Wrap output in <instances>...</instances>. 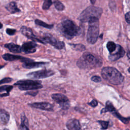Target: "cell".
<instances>
[{
  "label": "cell",
  "instance_id": "obj_32",
  "mask_svg": "<svg viewBox=\"0 0 130 130\" xmlns=\"http://www.w3.org/2000/svg\"><path fill=\"white\" fill-rule=\"evenodd\" d=\"M91 81L98 83V82H100L101 81V78L99 76H93L91 77Z\"/></svg>",
  "mask_w": 130,
  "mask_h": 130
},
{
  "label": "cell",
  "instance_id": "obj_5",
  "mask_svg": "<svg viewBox=\"0 0 130 130\" xmlns=\"http://www.w3.org/2000/svg\"><path fill=\"white\" fill-rule=\"evenodd\" d=\"M99 18H93L88 22L86 39L87 42L91 44H94L98 39L99 34Z\"/></svg>",
  "mask_w": 130,
  "mask_h": 130
},
{
  "label": "cell",
  "instance_id": "obj_30",
  "mask_svg": "<svg viewBox=\"0 0 130 130\" xmlns=\"http://www.w3.org/2000/svg\"><path fill=\"white\" fill-rule=\"evenodd\" d=\"M6 33L10 35V36H12L15 34L16 30L15 29H12V28H7L6 30Z\"/></svg>",
  "mask_w": 130,
  "mask_h": 130
},
{
  "label": "cell",
  "instance_id": "obj_22",
  "mask_svg": "<svg viewBox=\"0 0 130 130\" xmlns=\"http://www.w3.org/2000/svg\"><path fill=\"white\" fill-rule=\"evenodd\" d=\"M35 23L36 24H37L38 25L41 26L43 27L47 28L48 29H51L53 27V26H54L53 24H48L42 21V20H40L38 19H37L35 20Z\"/></svg>",
  "mask_w": 130,
  "mask_h": 130
},
{
  "label": "cell",
  "instance_id": "obj_33",
  "mask_svg": "<svg viewBox=\"0 0 130 130\" xmlns=\"http://www.w3.org/2000/svg\"><path fill=\"white\" fill-rule=\"evenodd\" d=\"M98 102L95 100H93L91 101V102L88 103V104L89 105L92 107H95L98 105Z\"/></svg>",
  "mask_w": 130,
  "mask_h": 130
},
{
  "label": "cell",
  "instance_id": "obj_11",
  "mask_svg": "<svg viewBox=\"0 0 130 130\" xmlns=\"http://www.w3.org/2000/svg\"><path fill=\"white\" fill-rule=\"evenodd\" d=\"M2 57L5 60L9 61H14V60H20L21 61L23 62L24 63H25V62L33 61L31 59H29V58H25V57H24L20 56V55H13V54H9V53H6V54H3L2 55Z\"/></svg>",
  "mask_w": 130,
  "mask_h": 130
},
{
  "label": "cell",
  "instance_id": "obj_10",
  "mask_svg": "<svg viewBox=\"0 0 130 130\" xmlns=\"http://www.w3.org/2000/svg\"><path fill=\"white\" fill-rule=\"evenodd\" d=\"M20 31L22 35L25 36L28 39L31 40L33 41L38 42L42 44H45V43L43 42V40L38 39L33 33L31 28L27 27L25 26H22L20 28Z\"/></svg>",
  "mask_w": 130,
  "mask_h": 130
},
{
  "label": "cell",
  "instance_id": "obj_1",
  "mask_svg": "<svg viewBox=\"0 0 130 130\" xmlns=\"http://www.w3.org/2000/svg\"><path fill=\"white\" fill-rule=\"evenodd\" d=\"M58 30L61 35L68 39H72L79 35L81 29L71 20L62 21L58 26Z\"/></svg>",
  "mask_w": 130,
  "mask_h": 130
},
{
  "label": "cell",
  "instance_id": "obj_39",
  "mask_svg": "<svg viewBox=\"0 0 130 130\" xmlns=\"http://www.w3.org/2000/svg\"><path fill=\"white\" fill-rule=\"evenodd\" d=\"M2 26H3V24L1 23V28H2Z\"/></svg>",
  "mask_w": 130,
  "mask_h": 130
},
{
  "label": "cell",
  "instance_id": "obj_13",
  "mask_svg": "<svg viewBox=\"0 0 130 130\" xmlns=\"http://www.w3.org/2000/svg\"><path fill=\"white\" fill-rule=\"evenodd\" d=\"M37 44L33 42L24 43L21 46V51L24 53H32L36 51Z\"/></svg>",
  "mask_w": 130,
  "mask_h": 130
},
{
  "label": "cell",
  "instance_id": "obj_17",
  "mask_svg": "<svg viewBox=\"0 0 130 130\" xmlns=\"http://www.w3.org/2000/svg\"><path fill=\"white\" fill-rule=\"evenodd\" d=\"M4 47L8 49L10 52L13 53H20L22 52L21 47L13 43L6 44L4 45Z\"/></svg>",
  "mask_w": 130,
  "mask_h": 130
},
{
  "label": "cell",
  "instance_id": "obj_21",
  "mask_svg": "<svg viewBox=\"0 0 130 130\" xmlns=\"http://www.w3.org/2000/svg\"><path fill=\"white\" fill-rule=\"evenodd\" d=\"M115 109L113 106L112 104L110 102V101H107L106 103V106L105 108H103L102 110L101 113H105L107 112H114L115 111Z\"/></svg>",
  "mask_w": 130,
  "mask_h": 130
},
{
  "label": "cell",
  "instance_id": "obj_7",
  "mask_svg": "<svg viewBox=\"0 0 130 130\" xmlns=\"http://www.w3.org/2000/svg\"><path fill=\"white\" fill-rule=\"evenodd\" d=\"M55 72L51 70L43 69L29 73L26 76L32 79H42L47 78L54 75Z\"/></svg>",
  "mask_w": 130,
  "mask_h": 130
},
{
  "label": "cell",
  "instance_id": "obj_35",
  "mask_svg": "<svg viewBox=\"0 0 130 130\" xmlns=\"http://www.w3.org/2000/svg\"><path fill=\"white\" fill-rule=\"evenodd\" d=\"M38 93V91H29V92H27L25 93V94L27 95H30L31 96H35L36 94H37V93Z\"/></svg>",
  "mask_w": 130,
  "mask_h": 130
},
{
  "label": "cell",
  "instance_id": "obj_6",
  "mask_svg": "<svg viewBox=\"0 0 130 130\" xmlns=\"http://www.w3.org/2000/svg\"><path fill=\"white\" fill-rule=\"evenodd\" d=\"M14 85L18 86V88L21 90H36L43 87V85L41 84V81L39 80H19L14 83Z\"/></svg>",
  "mask_w": 130,
  "mask_h": 130
},
{
  "label": "cell",
  "instance_id": "obj_37",
  "mask_svg": "<svg viewBox=\"0 0 130 130\" xmlns=\"http://www.w3.org/2000/svg\"><path fill=\"white\" fill-rule=\"evenodd\" d=\"M96 1L94 0V1H91V0H90V2L91 3V4H94V3H95V2Z\"/></svg>",
  "mask_w": 130,
  "mask_h": 130
},
{
  "label": "cell",
  "instance_id": "obj_12",
  "mask_svg": "<svg viewBox=\"0 0 130 130\" xmlns=\"http://www.w3.org/2000/svg\"><path fill=\"white\" fill-rule=\"evenodd\" d=\"M125 51L123 48L119 45H117L116 50L112 53H110L109 55V59L111 61H115L119 58L122 57L124 54Z\"/></svg>",
  "mask_w": 130,
  "mask_h": 130
},
{
  "label": "cell",
  "instance_id": "obj_28",
  "mask_svg": "<svg viewBox=\"0 0 130 130\" xmlns=\"http://www.w3.org/2000/svg\"><path fill=\"white\" fill-rule=\"evenodd\" d=\"M113 114H114L115 116H116L117 118H118L120 120H121V121H122L123 122H124V123H127L128 122V120L127 119L122 117L120 115H119V114L118 112H117L116 111H114V112H113Z\"/></svg>",
  "mask_w": 130,
  "mask_h": 130
},
{
  "label": "cell",
  "instance_id": "obj_38",
  "mask_svg": "<svg viewBox=\"0 0 130 130\" xmlns=\"http://www.w3.org/2000/svg\"><path fill=\"white\" fill-rule=\"evenodd\" d=\"M127 56H128V57L130 58V52H129V53H127Z\"/></svg>",
  "mask_w": 130,
  "mask_h": 130
},
{
  "label": "cell",
  "instance_id": "obj_25",
  "mask_svg": "<svg viewBox=\"0 0 130 130\" xmlns=\"http://www.w3.org/2000/svg\"><path fill=\"white\" fill-rule=\"evenodd\" d=\"M54 6L56 10L59 11H63L64 9V6L62 3L58 1H55L53 2Z\"/></svg>",
  "mask_w": 130,
  "mask_h": 130
},
{
  "label": "cell",
  "instance_id": "obj_16",
  "mask_svg": "<svg viewBox=\"0 0 130 130\" xmlns=\"http://www.w3.org/2000/svg\"><path fill=\"white\" fill-rule=\"evenodd\" d=\"M66 125L69 130H81L80 123L76 119H72L68 120Z\"/></svg>",
  "mask_w": 130,
  "mask_h": 130
},
{
  "label": "cell",
  "instance_id": "obj_9",
  "mask_svg": "<svg viewBox=\"0 0 130 130\" xmlns=\"http://www.w3.org/2000/svg\"><path fill=\"white\" fill-rule=\"evenodd\" d=\"M52 99L63 109H67L70 107V102L68 98L61 93H54L51 95Z\"/></svg>",
  "mask_w": 130,
  "mask_h": 130
},
{
  "label": "cell",
  "instance_id": "obj_31",
  "mask_svg": "<svg viewBox=\"0 0 130 130\" xmlns=\"http://www.w3.org/2000/svg\"><path fill=\"white\" fill-rule=\"evenodd\" d=\"M12 80V79L10 78V77H6V78H5L3 79H2L1 80V85L3 84H4V83H9V82H11Z\"/></svg>",
  "mask_w": 130,
  "mask_h": 130
},
{
  "label": "cell",
  "instance_id": "obj_8",
  "mask_svg": "<svg viewBox=\"0 0 130 130\" xmlns=\"http://www.w3.org/2000/svg\"><path fill=\"white\" fill-rule=\"evenodd\" d=\"M42 40L45 44L49 43L56 49H62L64 48V44L63 42L58 41L49 34H45Z\"/></svg>",
  "mask_w": 130,
  "mask_h": 130
},
{
  "label": "cell",
  "instance_id": "obj_34",
  "mask_svg": "<svg viewBox=\"0 0 130 130\" xmlns=\"http://www.w3.org/2000/svg\"><path fill=\"white\" fill-rule=\"evenodd\" d=\"M125 19L127 23H130V12H127L125 15Z\"/></svg>",
  "mask_w": 130,
  "mask_h": 130
},
{
  "label": "cell",
  "instance_id": "obj_23",
  "mask_svg": "<svg viewBox=\"0 0 130 130\" xmlns=\"http://www.w3.org/2000/svg\"><path fill=\"white\" fill-rule=\"evenodd\" d=\"M70 46L72 47V48L74 50L79 51H83L85 50V46L81 44H69Z\"/></svg>",
  "mask_w": 130,
  "mask_h": 130
},
{
  "label": "cell",
  "instance_id": "obj_41",
  "mask_svg": "<svg viewBox=\"0 0 130 130\" xmlns=\"http://www.w3.org/2000/svg\"><path fill=\"white\" fill-rule=\"evenodd\" d=\"M3 130H8V129H4Z\"/></svg>",
  "mask_w": 130,
  "mask_h": 130
},
{
  "label": "cell",
  "instance_id": "obj_15",
  "mask_svg": "<svg viewBox=\"0 0 130 130\" xmlns=\"http://www.w3.org/2000/svg\"><path fill=\"white\" fill-rule=\"evenodd\" d=\"M48 62H34L33 61L27 62L23 63L22 64V67L25 69H33L36 68L42 67L46 64H48Z\"/></svg>",
  "mask_w": 130,
  "mask_h": 130
},
{
  "label": "cell",
  "instance_id": "obj_24",
  "mask_svg": "<svg viewBox=\"0 0 130 130\" xmlns=\"http://www.w3.org/2000/svg\"><path fill=\"white\" fill-rule=\"evenodd\" d=\"M106 47L110 53H111L116 50L117 48V45H116L113 42L109 41L107 43Z\"/></svg>",
  "mask_w": 130,
  "mask_h": 130
},
{
  "label": "cell",
  "instance_id": "obj_26",
  "mask_svg": "<svg viewBox=\"0 0 130 130\" xmlns=\"http://www.w3.org/2000/svg\"><path fill=\"white\" fill-rule=\"evenodd\" d=\"M13 87L11 85H4L1 86L0 87V92H2L3 91H7V93H9V92L13 89Z\"/></svg>",
  "mask_w": 130,
  "mask_h": 130
},
{
  "label": "cell",
  "instance_id": "obj_2",
  "mask_svg": "<svg viewBox=\"0 0 130 130\" xmlns=\"http://www.w3.org/2000/svg\"><path fill=\"white\" fill-rule=\"evenodd\" d=\"M102 64V61L89 52L83 53L77 61V66L82 69H91L100 67Z\"/></svg>",
  "mask_w": 130,
  "mask_h": 130
},
{
  "label": "cell",
  "instance_id": "obj_3",
  "mask_svg": "<svg viewBox=\"0 0 130 130\" xmlns=\"http://www.w3.org/2000/svg\"><path fill=\"white\" fill-rule=\"evenodd\" d=\"M102 77L110 84L119 85L123 81L124 78L122 74L115 68L111 67H106L101 71Z\"/></svg>",
  "mask_w": 130,
  "mask_h": 130
},
{
  "label": "cell",
  "instance_id": "obj_14",
  "mask_svg": "<svg viewBox=\"0 0 130 130\" xmlns=\"http://www.w3.org/2000/svg\"><path fill=\"white\" fill-rule=\"evenodd\" d=\"M28 105L31 107L39 109L45 111H52L53 105L47 102H39L29 104Z\"/></svg>",
  "mask_w": 130,
  "mask_h": 130
},
{
  "label": "cell",
  "instance_id": "obj_19",
  "mask_svg": "<svg viewBox=\"0 0 130 130\" xmlns=\"http://www.w3.org/2000/svg\"><path fill=\"white\" fill-rule=\"evenodd\" d=\"M0 117L1 121L2 123H3V124H6L8 123L9 120L10 116L9 113L3 109H1L0 113Z\"/></svg>",
  "mask_w": 130,
  "mask_h": 130
},
{
  "label": "cell",
  "instance_id": "obj_27",
  "mask_svg": "<svg viewBox=\"0 0 130 130\" xmlns=\"http://www.w3.org/2000/svg\"><path fill=\"white\" fill-rule=\"evenodd\" d=\"M52 4V2L50 0H47L44 2L43 5H42V8L43 10H48L50 6Z\"/></svg>",
  "mask_w": 130,
  "mask_h": 130
},
{
  "label": "cell",
  "instance_id": "obj_36",
  "mask_svg": "<svg viewBox=\"0 0 130 130\" xmlns=\"http://www.w3.org/2000/svg\"><path fill=\"white\" fill-rule=\"evenodd\" d=\"M9 95V93H2L1 95V97H3V96H8Z\"/></svg>",
  "mask_w": 130,
  "mask_h": 130
},
{
  "label": "cell",
  "instance_id": "obj_18",
  "mask_svg": "<svg viewBox=\"0 0 130 130\" xmlns=\"http://www.w3.org/2000/svg\"><path fill=\"white\" fill-rule=\"evenodd\" d=\"M5 8L8 11L12 14L20 12L21 11L18 8L17 4L15 2H11L7 4V5L5 6Z\"/></svg>",
  "mask_w": 130,
  "mask_h": 130
},
{
  "label": "cell",
  "instance_id": "obj_4",
  "mask_svg": "<svg viewBox=\"0 0 130 130\" xmlns=\"http://www.w3.org/2000/svg\"><path fill=\"white\" fill-rule=\"evenodd\" d=\"M102 12V8L94 6H90L80 13L78 19L82 22H88L92 18H97L99 19Z\"/></svg>",
  "mask_w": 130,
  "mask_h": 130
},
{
  "label": "cell",
  "instance_id": "obj_29",
  "mask_svg": "<svg viewBox=\"0 0 130 130\" xmlns=\"http://www.w3.org/2000/svg\"><path fill=\"white\" fill-rule=\"evenodd\" d=\"M98 122L100 123V124L101 125L102 129H105L107 128V127L108 126V125H109V122L108 121L100 120V121H99Z\"/></svg>",
  "mask_w": 130,
  "mask_h": 130
},
{
  "label": "cell",
  "instance_id": "obj_40",
  "mask_svg": "<svg viewBox=\"0 0 130 130\" xmlns=\"http://www.w3.org/2000/svg\"><path fill=\"white\" fill-rule=\"evenodd\" d=\"M128 72L130 73V68L128 69Z\"/></svg>",
  "mask_w": 130,
  "mask_h": 130
},
{
  "label": "cell",
  "instance_id": "obj_20",
  "mask_svg": "<svg viewBox=\"0 0 130 130\" xmlns=\"http://www.w3.org/2000/svg\"><path fill=\"white\" fill-rule=\"evenodd\" d=\"M21 130H29L28 122L25 114H22L21 116V124L20 126Z\"/></svg>",
  "mask_w": 130,
  "mask_h": 130
}]
</instances>
